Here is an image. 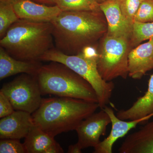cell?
Here are the masks:
<instances>
[{
	"instance_id": "obj_15",
	"label": "cell",
	"mask_w": 153,
	"mask_h": 153,
	"mask_svg": "<svg viewBox=\"0 0 153 153\" xmlns=\"http://www.w3.org/2000/svg\"><path fill=\"white\" fill-rule=\"evenodd\" d=\"M42 65L40 61H24L16 59L0 47L1 80L20 73L36 75Z\"/></svg>"
},
{
	"instance_id": "obj_21",
	"label": "cell",
	"mask_w": 153,
	"mask_h": 153,
	"mask_svg": "<svg viewBox=\"0 0 153 153\" xmlns=\"http://www.w3.org/2000/svg\"><path fill=\"white\" fill-rule=\"evenodd\" d=\"M144 0H118L122 13L129 24L132 25L135 15Z\"/></svg>"
},
{
	"instance_id": "obj_16",
	"label": "cell",
	"mask_w": 153,
	"mask_h": 153,
	"mask_svg": "<svg viewBox=\"0 0 153 153\" xmlns=\"http://www.w3.org/2000/svg\"><path fill=\"white\" fill-rule=\"evenodd\" d=\"M152 114H153V74L151 75L147 91L144 95L137 99L128 109L118 111L116 114L118 118L125 120L139 119Z\"/></svg>"
},
{
	"instance_id": "obj_5",
	"label": "cell",
	"mask_w": 153,
	"mask_h": 153,
	"mask_svg": "<svg viewBox=\"0 0 153 153\" xmlns=\"http://www.w3.org/2000/svg\"><path fill=\"white\" fill-rule=\"evenodd\" d=\"M97 58L85 57L81 53L66 55L54 47L41 56L40 60L62 63L83 77L95 90L100 108L102 109L109 103L115 86L112 81L107 82L102 77L97 68Z\"/></svg>"
},
{
	"instance_id": "obj_27",
	"label": "cell",
	"mask_w": 153,
	"mask_h": 153,
	"mask_svg": "<svg viewBox=\"0 0 153 153\" xmlns=\"http://www.w3.org/2000/svg\"><path fill=\"white\" fill-rule=\"evenodd\" d=\"M33 1L38 3L47 5H54L53 0H33Z\"/></svg>"
},
{
	"instance_id": "obj_13",
	"label": "cell",
	"mask_w": 153,
	"mask_h": 153,
	"mask_svg": "<svg viewBox=\"0 0 153 153\" xmlns=\"http://www.w3.org/2000/svg\"><path fill=\"white\" fill-rule=\"evenodd\" d=\"M128 76L140 79L153 68V38L131 49L128 55Z\"/></svg>"
},
{
	"instance_id": "obj_6",
	"label": "cell",
	"mask_w": 153,
	"mask_h": 153,
	"mask_svg": "<svg viewBox=\"0 0 153 153\" xmlns=\"http://www.w3.org/2000/svg\"><path fill=\"white\" fill-rule=\"evenodd\" d=\"M132 47L130 39L108 36L100 39L98 50L97 68L103 79L107 82L128 76V55Z\"/></svg>"
},
{
	"instance_id": "obj_19",
	"label": "cell",
	"mask_w": 153,
	"mask_h": 153,
	"mask_svg": "<svg viewBox=\"0 0 153 153\" xmlns=\"http://www.w3.org/2000/svg\"><path fill=\"white\" fill-rule=\"evenodd\" d=\"M152 38H153V22H134L130 39L132 48L137 47L143 41Z\"/></svg>"
},
{
	"instance_id": "obj_4",
	"label": "cell",
	"mask_w": 153,
	"mask_h": 153,
	"mask_svg": "<svg viewBox=\"0 0 153 153\" xmlns=\"http://www.w3.org/2000/svg\"><path fill=\"white\" fill-rule=\"evenodd\" d=\"M41 94H52L98 103L95 90L83 77L66 65L51 62L42 65L37 75Z\"/></svg>"
},
{
	"instance_id": "obj_26",
	"label": "cell",
	"mask_w": 153,
	"mask_h": 153,
	"mask_svg": "<svg viewBox=\"0 0 153 153\" xmlns=\"http://www.w3.org/2000/svg\"><path fill=\"white\" fill-rule=\"evenodd\" d=\"M81 152L82 151L77 146L76 144L70 145L68 147V153H80L82 152Z\"/></svg>"
},
{
	"instance_id": "obj_25",
	"label": "cell",
	"mask_w": 153,
	"mask_h": 153,
	"mask_svg": "<svg viewBox=\"0 0 153 153\" xmlns=\"http://www.w3.org/2000/svg\"><path fill=\"white\" fill-rule=\"evenodd\" d=\"M64 152L63 149L56 142L46 149L44 153H62Z\"/></svg>"
},
{
	"instance_id": "obj_14",
	"label": "cell",
	"mask_w": 153,
	"mask_h": 153,
	"mask_svg": "<svg viewBox=\"0 0 153 153\" xmlns=\"http://www.w3.org/2000/svg\"><path fill=\"white\" fill-rule=\"evenodd\" d=\"M118 152L120 153H153V120L127 136Z\"/></svg>"
},
{
	"instance_id": "obj_11",
	"label": "cell",
	"mask_w": 153,
	"mask_h": 153,
	"mask_svg": "<svg viewBox=\"0 0 153 153\" xmlns=\"http://www.w3.org/2000/svg\"><path fill=\"white\" fill-rule=\"evenodd\" d=\"M13 6L19 19L34 22L50 23L62 12L56 5L48 6L32 0H21Z\"/></svg>"
},
{
	"instance_id": "obj_17",
	"label": "cell",
	"mask_w": 153,
	"mask_h": 153,
	"mask_svg": "<svg viewBox=\"0 0 153 153\" xmlns=\"http://www.w3.org/2000/svg\"><path fill=\"white\" fill-rule=\"evenodd\" d=\"M56 142L54 137L34 124L23 144L26 153H44L47 148Z\"/></svg>"
},
{
	"instance_id": "obj_3",
	"label": "cell",
	"mask_w": 153,
	"mask_h": 153,
	"mask_svg": "<svg viewBox=\"0 0 153 153\" xmlns=\"http://www.w3.org/2000/svg\"><path fill=\"white\" fill-rule=\"evenodd\" d=\"M51 23L19 19L0 40V47L16 59L40 61L41 56L54 48Z\"/></svg>"
},
{
	"instance_id": "obj_7",
	"label": "cell",
	"mask_w": 153,
	"mask_h": 153,
	"mask_svg": "<svg viewBox=\"0 0 153 153\" xmlns=\"http://www.w3.org/2000/svg\"><path fill=\"white\" fill-rule=\"evenodd\" d=\"M0 91L9 99L15 110L31 114L39 108L43 99L36 75L22 74L5 84Z\"/></svg>"
},
{
	"instance_id": "obj_24",
	"label": "cell",
	"mask_w": 153,
	"mask_h": 153,
	"mask_svg": "<svg viewBox=\"0 0 153 153\" xmlns=\"http://www.w3.org/2000/svg\"><path fill=\"white\" fill-rule=\"evenodd\" d=\"M13 105L9 99L0 91V117H5L15 111Z\"/></svg>"
},
{
	"instance_id": "obj_8",
	"label": "cell",
	"mask_w": 153,
	"mask_h": 153,
	"mask_svg": "<svg viewBox=\"0 0 153 153\" xmlns=\"http://www.w3.org/2000/svg\"><path fill=\"white\" fill-rule=\"evenodd\" d=\"M101 109L82 120L75 130L78 136L76 144L81 151L98 145L100 137L105 134L107 127L111 123L108 114Z\"/></svg>"
},
{
	"instance_id": "obj_18",
	"label": "cell",
	"mask_w": 153,
	"mask_h": 153,
	"mask_svg": "<svg viewBox=\"0 0 153 153\" xmlns=\"http://www.w3.org/2000/svg\"><path fill=\"white\" fill-rule=\"evenodd\" d=\"M62 11H101L96 0H53Z\"/></svg>"
},
{
	"instance_id": "obj_23",
	"label": "cell",
	"mask_w": 153,
	"mask_h": 153,
	"mask_svg": "<svg viewBox=\"0 0 153 153\" xmlns=\"http://www.w3.org/2000/svg\"><path fill=\"white\" fill-rule=\"evenodd\" d=\"M1 153H26L24 144L19 140L5 139L0 141Z\"/></svg>"
},
{
	"instance_id": "obj_22",
	"label": "cell",
	"mask_w": 153,
	"mask_h": 153,
	"mask_svg": "<svg viewBox=\"0 0 153 153\" xmlns=\"http://www.w3.org/2000/svg\"><path fill=\"white\" fill-rule=\"evenodd\" d=\"M134 22H153V0H144L134 17Z\"/></svg>"
},
{
	"instance_id": "obj_10",
	"label": "cell",
	"mask_w": 153,
	"mask_h": 153,
	"mask_svg": "<svg viewBox=\"0 0 153 153\" xmlns=\"http://www.w3.org/2000/svg\"><path fill=\"white\" fill-rule=\"evenodd\" d=\"M34 124L32 114L15 110L0 120V138L20 140L26 137Z\"/></svg>"
},
{
	"instance_id": "obj_28",
	"label": "cell",
	"mask_w": 153,
	"mask_h": 153,
	"mask_svg": "<svg viewBox=\"0 0 153 153\" xmlns=\"http://www.w3.org/2000/svg\"><path fill=\"white\" fill-rule=\"evenodd\" d=\"M21 0H0V3L3 4H13ZM33 1V0H32Z\"/></svg>"
},
{
	"instance_id": "obj_29",
	"label": "cell",
	"mask_w": 153,
	"mask_h": 153,
	"mask_svg": "<svg viewBox=\"0 0 153 153\" xmlns=\"http://www.w3.org/2000/svg\"><path fill=\"white\" fill-rule=\"evenodd\" d=\"M97 1V2L99 3V4H101L102 3L104 2L105 1H108V0H96Z\"/></svg>"
},
{
	"instance_id": "obj_9",
	"label": "cell",
	"mask_w": 153,
	"mask_h": 153,
	"mask_svg": "<svg viewBox=\"0 0 153 153\" xmlns=\"http://www.w3.org/2000/svg\"><path fill=\"white\" fill-rule=\"evenodd\" d=\"M102 109L109 115L111 121V129L108 136L94 148V153H112L113 145L118 140L125 136L139 124L145 123L153 117L152 114L135 120H122L117 117L110 107L106 105Z\"/></svg>"
},
{
	"instance_id": "obj_20",
	"label": "cell",
	"mask_w": 153,
	"mask_h": 153,
	"mask_svg": "<svg viewBox=\"0 0 153 153\" xmlns=\"http://www.w3.org/2000/svg\"><path fill=\"white\" fill-rule=\"evenodd\" d=\"M20 19L12 4L0 3V38L6 35L10 27Z\"/></svg>"
},
{
	"instance_id": "obj_1",
	"label": "cell",
	"mask_w": 153,
	"mask_h": 153,
	"mask_svg": "<svg viewBox=\"0 0 153 153\" xmlns=\"http://www.w3.org/2000/svg\"><path fill=\"white\" fill-rule=\"evenodd\" d=\"M50 23L55 48L67 55H77L86 46L95 45L107 32L102 11H62Z\"/></svg>"
},
{
	"instance_id": "obj_12",
	"label": "cell",
	"mask_w": 153,
	"mask_h": 153,
	"mask_svg": "<svg viewBox=\"0 0 153 153\" xmlns=\"http://www.w3.org/2000/svg\"><path fill=\"white\" fill-rule=\"evenodd\" d=\"M100 7L107 23L106 35L130 39L133 26L124 17L118 0H108L100 4Z\"/></svg>"
},
{
	"instance_id": "obj_2",
	"label": "cell",
	"mask_w": 153,
	"mask_h": 153,
	"mask_svg": "<svg viewBox=\"0 0 153 153\" xmlns=\"http://www.w3.org/2000/svg\"><path fill=\"white\" fill-rule=\"evenodd\" d=\"M98 108L96 102L57 96L42 99L39 108L32 114L34 124L55 137L62 133L75 130Z\"/></svg>"
}]
</instances>
